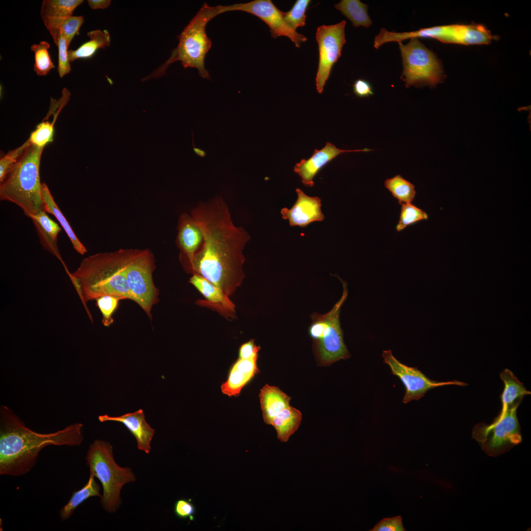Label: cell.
<instances>
[{"label": "cell", "instance_id": "6da1fadb", "mask_svg": "<svg viewBox=\"0 0 531 531\" xmlns=\"http://www.w3.org/2000/svg\"><path fill=\"white\" fill-rule=\"evenodd\" d=\"M190 215L202 231L203 241L188 271L202 276L229 296L244 278L243 250L250 235L243 227L234 224L221 196L200 202Z\"/></svg>", "mask_w": 531, "mask_h": 531}, {"label": "cell", "instance_id": "7a4b0ae2", "mask_svg": "<svg viewBox=\"0 0 531 531\" xmlns=\"http://www.w3.org/2000/svg\"><path fill=\"white\" fill-rule=\"evenodd\" d=\"M83 425L74 423L62 430L39 433L27 427L9 408L0 407V475L22 476L35 465L39 452L50 445L79 446Z\"/></svg>", "mask_w": 531, "mask_h": 531}, {"label": "cell", "instance_id": "3957f363", "mask_svg": "<svg viewBox=\"0 0 531 531\" xmlns=\"http://www.w3.org/2000/svg\"><path fill=\"white\" fill-rule=\"evenodd\" d=\"M140 249H120L84 259L69 276L84 302L105 295L133 300L126 270Z\"/></svg>", "mask_w": 531, "mask_h": 531}, {"label": "cell", "instance_id": "277c9868", "mask_svg": "<svg viewBox=\"0 0 531 531\" xmlns=\"http://www.w3.org/2000/svg\"><path fill=\"white\" fill-rule=\"evenodd\" d=\"M43 148L30 143L0 182V200L16 204L28 216L44 210L39 175Z\"/></svg>", "mask_w": 531, "mask_h": 531}, {"label": "cell", "instance_id": "5b68a950", "mask_svg": "<svg viewBox=\"0 0 531 531\" xmlns=\"http://www.w3.org/2000/svg\"><path fill=\"white\" fill-rule=\"evenodd\" d=\"M222 13L221 5L210 6L205 3L179 35L178 44L172 51L168 59L141 81L162 77L169 66L177 61H180L185 68H195L201 77L209 79L205 59L211 46V41L206 35V27L210 20Z\"/></svg>", "mask_w": 531, "mask_h": 531}, {"label": "cell", "instance_id": "8992f818", "mask_svg": "<svg viewBox=\"0 0 531 531\" xmlns=\"http://www.w3.org/2000/svg\"><path fill=\"white\" fill-rule=\"evenodd\" d=\"M86 462L90 475L101 482L103 494L100 502L103 509L109 513L116 512L122 501L120 491L126 484L133 482L136 476L131 469L121 467L115 461L113 446L108 442L95 440L89 446Z\"/></svg>", "mask_w": 531, "mask_h": 531}, {"label": "cell", "instance_id": "52a82bcc", "mask_svg": "<svg viewBox=\"0 0 531 531\" xmlns=\"http://www.w3.org/2000/svg\"><path fill=\"white\" fill-rule=\"evenodd\" d=\"M343 293L341 298L327 313H314L309 328L310 336L315 341L316 353L319 362L330 365L351 356L345 345L340 323L341 308L348 296V287L342 281Z\"/></svg>", "mask_w": 531, "mask_h": 531}, {"label": "cell", "instance_id": "ba28073f", "mask_svg": "<svg viewBox=\"0 0 531 531\" xmlns=\"http://www.w3.org/2000/svg\"><path fill=\"white\" fill-rule=\"evenodd\" d=\"M410 39L406 45L398 43L403 68L401 79L407 88L412 86L435 87L444 77L441 61L417 38Z\"/></svg>", "mask_w": 531, "mask_h": 531}, {"label": "cell", "instance_id": "9c48e42d", "mask_svg": "<svg viewBox=\"0 0 531 531\" xmlns=\"http://www.w3.org/2000/svg\"><path fill=\"white\" fill-rule=\"evenodd\" d=\"M518 407L501 410L491 424L479 423L473 427L472 438L488 455L498 456L522 442L520 426L516 415Z\"/></svg>", "mask_w": 531, "mask_h": 531}, {"label": "cell", "instance_id": "30bf717a", "mask_svg": "<svg viewBox=\"0 0 531 531\" xmlns=\"http://www.w3.org/2000/svg\"><path fill=\"white\" fill-rule=\"evenodd\" d=\"M155 260L148 249L139 250L128 264L126 277L133 301L151 317L152 307L158 301L159 290L153 281Z\"/></svg>", "mask_w": 531, "mask_h": 531}, {"label": "cell", "instance_id": "8fae6325", "mask_svg": "<svg viewBox=\"0 0 531 531\" xmlns=\"http://www.w3.org/2000/svg\"><path fill=\"white\" fill-rule=\"evenodd\" d=\"M346 22L318 27L316 38L318 44L319 59L316 77V89L319 93L328 79L334 64L339 59L343 45L346 42L345 28Z\"/></svg>", "mask_w": 531, "mask_h": 531}, {"label": "cell", "instance_id": "7c38bea8", "mask_svg": "<svg viewBox=\"0 0 531 531\" xmlns=\"http://www.w3.org/2000/svg\"><path fill=\"white\" fill-rule=\"evenodd\" d=\"M382 356L384 362L391 369V373L398 377L405 387V393L402 400L403 403L412 400H417L422 397L429 390L447 385H458L465 386L467 384L456 380L449 382H437L430 379L416 367L406 365L397 359L391 351H384Z\"/></svg>", "mask_w": 531, "mask_h": 531}, {"label": "cell", "instance_id": "4fadbf2b", "mask_svg": "<svg viewBox=\"0 0 531 531\" xmlns=\"http://www.w3.org/2000/svg\"><path fill=\"white\" fill-rule=\"evenodd\" d=\"M223 8L224 12L241 11L258 17L268 26L272 37L287 36L296 47H299L302 42L307 40L304 35L298 33L288 25L284 18V12L279 10L270 0H254L245 3L223 5Z\"/></svg>", "mask_w": 531, "mask_h": 531}, {"label": "cell", "instance_id": "5bb4252c", "mask_svg": "<svg viewBox=\"0 0 531 531\" xmlns=\"http://www.w3.org/2000/svg\"><path fill=\"white\" fill-rule=\"evenodd\" d=\"M372 150L367 148L362 149L344 150L336 147L327 142L321 149H315L312 156L307 159H303L296 163L294 171L301 178L303 184L307 187L314 185L313 178L320 170L332 161L339 154L349 152H368Z\"/></svg>", "mask_w": 531, "mask_h": 531}, {"label": "cell", "instance_id": "9a60e30c", "mask_svg": "<svg viewBox=\"0 0 531 531\" xmlns=\"http://www.w3.org/2000/svg\"><path fill=\"white\" fill-rule=\"evenodd\" d=\"M297 199L294 205L289 209L281 210L282 218L287 219L291 226L305 227L314 221H322L324 216L321 210V200L318 197L306 195L299 188L296 189Z\"/></svg>", "mask_w": 531, "mask_h": 531}, {"label": "cell", "instance_id": "2e32d148", "mask_svg": "<svg viewBox=\"0 0 531 531\" xmlns=\"http://www.w3.org/2000/svg\"><path fill=\"white\" fill-rule=\"evenodd\" d=\"M98 419L101 422L113 421L122 423L136 439L138 448L146 454L149 453L155 430L146 421L142 409L119 416L100 415Z\"/></svg>", "mask_w": 531, "mask_h": 531}, {"label": "cell", "instance_id": "e0dca14e", "mask_svg": "<svg viewBox=\"0 0 531 531\" xmlns=\"http://www.w3.org/2000/svg\"><path fill=\"white\" fill-rule=\"evenodd\" d=\"M177 243L187 268L191 265L194 255L200 248L203 236L194 218L187 213L181 214L178 220Z\"/></svg>", "mask_w": 531, "mask_h": 531}, {"label": "cell", "instance_id": "ac0fdd59", "mask_svg": "<svg viewBox=\"0 0 531 531\" xmlns=\"http://www.w3.org/2000/svg\"><path fill=\"white\" fill-rule=\"evenodd\" d=\"M258 357L238 358L232 366L227 381L221 385L223 394L229 396L239 394L243 386L259 371L257 366Z\"/></svg>", "mask_w": 531, "mask_h": 531}, {"label": "cell", "instance_id": "d6986e66", "mask_svg": "<svg viewBox=\"0 0 531 531\" xmlns=\"http://www.w3.org/2000/svg\"><path fill=\"white\" fill-rule=\"evenodd\" d=\"M189 283L192 284L206 299L202 302L219 309L223 312L235 313V305L222 291L202 276L193 274Z\"/></svg>", "mask_w": 531, "mask_h": 531}, {"label": "cell", "instance_id": "ffe728a7", "mask_svg": "<svg viewBox=\"0 0 531 531\" xmlns=\"http://www.w3.org/2000/svg\"><path fill=\"white\" fill-rule=\"evenodd\" d=\"M264 422L270 425L274 417L290 406L291 397L277 386L265 385L259 394Z\"/></svg>", "mask_w": 531, "mask_h": 531}, {"label": "cell", "instance_id": "44dd1931", "mask_svg": "<svg viewBox=\"0 0 531 531\" xmlns=\"http://www.w3.org/2000/svg\"><path fill=\"white\" fill-rule=\"evenodd\" d=\"M44 24L57 46L60 33L64 37L67 46L84 22L83 16H70L62 18H44Z\"/></svg>", "mask_w": 531, "mask_h": 531}, {"label": "cell", "instance_id": "7402d4cb", "mask_svg": "<svg viewBox=\"0 0 531 531\" xmlns=\"http://www.w3.org/2000/svg\"><path fill=\"white\" fill-rule=\"evenodd\" d=\"M504 387L501 396L502 410L518 407L525 395L531 394L523 384L520 382L514 374L509 369H505L500 374Z\"/></svg>", "mask_w": 531, "mask_h": 531}, {"label": "cell", "instance_id": "603a6c76", "mask_svg": "<svg viewBox=\"0 0 531 531\" xmlns=\"http://www.w3.org/2000/svg\"><path fill=\"white\" fill-rule=\"evenodd\" d=\"M301 419V413L289 406L276 414L270 425L276 430L278 440L285 442L297 430Z\"/></svg>", "mask_w": 531, "mask_h": 531}, {"label": "cell", "instance_id": "cb8c5ba5", "mask_svg": "<svg viewBox=\"0 0 531 531\" xmlns=\"http://www.w3.org/2000/svg\"><path fill=\"white\" fill-rule=\"evenodd\" d=\"M90 40L82 44L75 50H68V56L70 62L78 59H85L91 58L100 49H104L111 44L110 36L109 32L96 30L89 31L87 33Z\"/></svg>", "mask_w": 531, "mask_h": 531}, {"label": "cell", "instance_id": "d4e9b609", "mask_svg": "<svg viewBox=\"0 0 531 531\" xmlns=\"http://www.w3.org/2000/svg\"><path fill=\"white\" fill-rule=\"evenodd\" d=\"M42 197L44 210L54 215L66 232L74 248L79 254L84 255L87 252L86 247L80 242L74 233L69 223L56 203L48 186L45 183H42Z\"/></svg>", "mask_w": 531, "mask_h": 531}, {"label": "cell", "instance_id": "484cf974", "mask_svg": "<svg viewBox=\"0 0 531 531\" xmlns=\"http://www.w3.org/2000/svg\"><path fill=\"white\" fill-rule=\"evenodd\" d=\"M100 486L96 483L95 477L89 475L87 483L80 489L72 494L69 501L60 509L59 515L61 521L68 520L75 510L83 502L91 497L101 498Z\"/></svg>", "mask_w": 531, "mask_h": 531}, {"label": "cell", "instance_id": "4316f807", "mask_svg": "<svg viewBox=\"0 0 531 531\" xmlns=\"http://www.w3.org/2000/svg\"><path fill=\"white\" fill-rule=\"evenodd\" d=\"M490 31L481 25H456V43L464 45L487 44L495 39Z\"/></svg>", "mask_w": 531, "mask_h": 531}, {"label": "cell", "instance_id": "83f0119b", "mask_svg": "<svg viewBox=\"0 0 531 531\" xmlns=\"http://www.w3.org/2000/svg\"><path fill=\"white\" fill-rule=\"evenodd\" d=\"M368 5L359 0H342L334 5L353 23L354 27H370L372 22L367 12Z\"/></svg>", "mask_w": 531, "mask_h": 531}, {"label": "cell", "instance_id": "f1b7e54d", "mask_svg": "<svg viewBox=\"0 0 531 531\" xmlns=\"http://www.w3.org/2000/svg\"><path fill=\"white\" fill-rule=\"evenodd\" d=\"M83 2V0H44L41 18H62L72 16L75 9Z\"/></svg>", "mask_w": 531, "mask_h": 531}, {"label": "cell", "instance_id": "f546056e", "mask_svg": "<svg viewBox=\"0 0 531 531\" xmlns=\"http://www.w3.org/2000/svg\"><path fill=\"white\" fill-rule=\"evenodd\" d=\"M384 185L400 205L412 203L414 199L416 194L414 185L400 175L387 178Z\"/></svg>", "mask_w": 531, "mask_h": 531}, {"label": "cell", "instance_id": "4dcf8cb0", "mask_svg": "<svg viewBox=\"0 0 531 531\" xmlns=\"http://www.w3.org/2000/svg\"><path fill=\"white\" fill-rule=\"evenodd\" d=\"M29 217L32 219L43 242L57 243V237L61 229L58 224L48 216L45 210Z\"/></svg>", "mask_w": 531, "mask_h": 531}, {"label": "cell", "instance_id": "1f68e13d", "mask_svg": "<svg viewBox=\"0 0 531 531\" xmlns=\"http://www.w3.org/2000/svg\"><path fill=\"white\" fill-rule=\"evenodd\" d=\"M50 47V44L45 41L31 46L30 50L34 54L33 70L38 75L46 76L55 68L49 52Z\"/></svg>", "mask_w": 531, "mask_h": 531}, {"label": "cell", "instance_id": "d6a6232c", "mask_svg": "<svg viewBox=\"0 0 531 531\" xmlns=\"http://www.w3.org/2000/svg\"><path fill=\"white\" fill-rule=\"evenodd\" d=\"M401 206L399 220L396 226L397 232H401L407 227L428 218L425 211L412 203L403 204Z\"/></svg>", "mask_w": 531, "mask_h": 531}, {"label": "cell", "instance_id": "836d02e7", "mask_svg": "<svg viewBox=\"0 0 531 531\" xmlns=\"http://www.w3.org/2000/svg\"><path fill=\"white\" fill-rule=\"evenodd\" d=\"M310 2V0H297L290 11L284 12L286 23L294 30H295L297 28L305 26L306 18L305 13Z\"/></svg>", "mask_w": 531, "mask_h": 531}, {"label": "cell", "instance_id": "e575fe53", "mask_svg": "<svg viewBox=\"0 0 531 531\" xmlns=\"http://www.w3.org/2000/svg\"><path fill=\"white\" fill-rule=\"evenodd\" d=\"M54 122L43 121L37 125L29 138L30 144L43 148L53 141Z\"/></svg>", "mask_w": 531, "mask_h": 531}, {"label": "cell", "instance_id": "d590c367", "mask_svg": "<svg viewBox=\"0 0 531 531\" xmlns=\"http://www.w3.org/2000/svg\"><path fill=\"white\" fill-rule=\"evenodd\" d=\"M121 299L119 297L112 295H103L95 299L96 305L102 315V322L105 326H109L114 322L112 315Z\"/></svg>", "mask_w": 531, "mask_h": 531}, {"label": "cell", "instance_id": "8d00e7d4", "mask_svg": "<svg viewBox=\"0 0 531 531\" xmlns=\"http://www.w3.org/2000/svg\"><path fill=\"white\" fill-rule=\"evenodd\" d=\"M30 144L29 139L27 140L20 147L8 152L0 159V181L1 182L5 178L8 173L14 165L18 162L27 148Z\"/></svg>", "mask_w": 531, "mask_h": 531}, {"label": "cell", "instance_id": "74e56055", "mask_svg": "<svg viewBox=\"0 0 531 531\" xmlns=\"http://www.w3.org/2000/svg\"><path fill=\"white\" fill-rule=\"evenodd\" d=\"M57 46L59 49L58 72L60 78L70 73L71 68L68 56L67 43L64 36L60 33Z\"/></svg>", "mask_w": 531, "mask_h": 531}, {"label": "cell", "instance_id": "f35d334b", "mask_svg": "<svg viewBox=\"0 0 531 531\" xmlns=\"http://www.w3.org/2000/svg\"><path fill=\"white\" fill-rule=\"evenodd\" d=\"M401 516L384 518L379 522L370 531H405Z\"/></svg>", "mask_w": 531, "mask_h": 531}, {"label": "cell", "instance_id": "ab89813d", "mask_svg": "<svg viewBox=\"0 0 531 531\" xmlns=\"http://www.w3.org/2000/svg\"><path fill=\"white\" fill-rule=\"evenodd\" d=\"M174 511L176 515L180 519L189 518L190 521H193L196 508L190 500L180 499L175 502Z\"/></svg>", "mask_w": 531, "mask_h": 531}, {"label": "cell", "instance_id": "60d3db41", "mask_svg": "<svg viewBox=\"0 0 531 531\" xmlns=\"http://www.w3.org/2000/svg\"><path fill=\"white\" fill-rule=\"evenodd\" d=\"M353 87L354 93L360 98L368 97L374 94L371 84L364 79H359L355 80Z\"/></svg>", "mask_w": 531, "mask_h": 531}, {"label": "cell", "instance_id": "b9f144b4", "mask_svg": "<svg viewBox=\"0 0 531 531\" xmlns=\"http://www.w3.org/2000/svg\"><path fill=\"white\" fill-rule=\"evenodd\" d=\"M260 347L257 346L254 339L242 344L239 349L238 358L247 359L258 356Z\"/></svg>", "mask_w": 531, "mask_h": 531}, {"label": "cell", "instance_id": "7bdbcfd3", "mask_svg": "<svg viewBox=\"0 0 531 531\" xmlns=\"http://www.w3.org/2000/svg\"><path fill=\"white\" fill-rule=\"evenodd\" d=\"M88 2L89 6L93 9H105L110 6L111 0H88Z\"/></svg>", "mask_w": 531, "mask_h": 531}, {"label": "cell", "instance_id": "ee69618b", "mask_svg": "<svg viewBox=\"0 0 531 531\" xmlns=\"http://www.w3.org/2000/svg\"><path fill=\"white\" fill-rule=\"evenodd\" d=\"M192 143H193V150H194V152L197 155H198V156H199L200 157H205L206 155V151H205L204 150H202L201 149H200L199 148H197L195 147L194 141H193L194 140V139H193V135L192 132Z\"/></svg>", "mask_w": 531, "mask_h": 531}, {"label": "cell", "instance_id": "f6af8a7d", "mask_svg": "<svg viewBox=\"0 0 531 531\" xmlns=\"http://www.w3.org/2000/svg\"><path fill=\"white\" fill-rule=\"evenodd\" d=\"M452 32H453V25H452Z\"/></svg>", "mask_w": 531, "mask_h": 531}]
</instances>
